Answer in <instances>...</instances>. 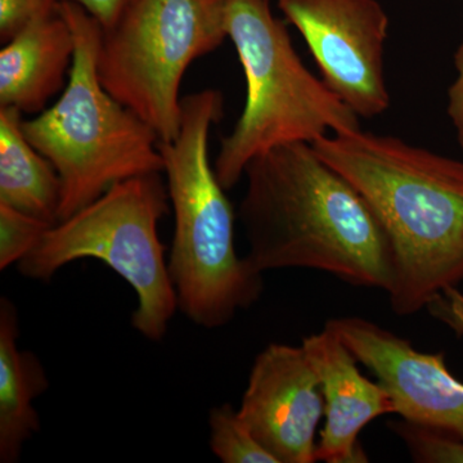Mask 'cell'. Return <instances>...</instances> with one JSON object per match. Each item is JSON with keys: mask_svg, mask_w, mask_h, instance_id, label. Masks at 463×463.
Here are the masks:
<instances>
[{"mask_svg": "<svg viewBox=\"0 0 463 463\" xmlns=\"http://www.w3.org/2000/svg\"><path fill=\"white\" fill-rule=\"evenodd\" d=\"M312 146L364 197L388 237L394 277L386 294L395 315H416L458 288L463 160L362 128Z\"/></svg>", "mask_w": 463, "mask_h": 463, "instance_id": "1", "label": "cell"}, {"mask_svg": "<svg viewBox=\"0 0 463 463\" xmlns=\"http://www.w3.org/2000/svg\"><path fill=\"white\" fill-rule=\"evenodd\" d=\"M239 218L259 272L319 270L388 292L394 257L376 216L309 143L270 149L246 167Z\"/></svg>", "mask_w": 463, "mask_h": 463, "instance_id": "2", "label": "cell"}, {"mask_svg": "<svg viewBox=\"0 0 463 463\" xmlns=\"http://www.w3.org/2000/svg\"><path fill=\"white\" fill-rule=\"evenodd\" d=\"M223 116L222 91L188 94L178 136L160 142L174 213L167 264L178 310L207 330L228 325L264 291V273L237 252L234 210L210 163V132Z\"/></svg>", "mask_w": 463, "mask_h": 463, "instance_id": "3", "label": "cell"}, {"mask_svg": "<svg viewBox=\"0 0 463 463\" xmlns=\"http://www.w3.org/2000/svg\"><path fill=\"white\" fill-rule=\"evenodd\" d=\"M56 9L74 33V63L57 102L24 120L23 127L26 138L60 175L61 222L116 183L164 173V158L156 132L100 83L97 60L103 29L99 21L67 0H60Z\"/></svg>", "mask_w": 463, "mask_h": 463, "instance_id": "4", "label": "cell"}, {"mask_svg": "<svg viewBox=\"0 0 463 463\" xmlns=\"http://www.w3.org/2000/svg\"><path fill=\"white\" fill-rule=\"evenodd\" d=\"M224 7L228 38L246 79L245 108L214 164L228 191L265 152L361 129V118L304 65L269 0H224Z\"/></svg>", "mask_w": 463, "mask_h": 463, "instance_id": "5", "label": "cell"}, {"mask_svg": "<svg viewBox=\"0 0 463 463\" xmlns=\"http://www.w3.org/2000/svg\"><path fill=\"white\" fill-rule=\"evenodd\" d=\"M169 205L161 173L116 183L90 205L52 225L17 264L18 272L50 281L66 265L97 259L136 292L133 327L146 339L161 341L178 310L165 246L158 237V223Z\"/></svg>", "mask_w": 463, "mask_h": 463, "instance_id": "6", "label": "cell"}, {"mask_svg": "<svg viewBox=\"0 0 463 463\" xmlns=\"http://www.w3.org/2000/svg\"><path fill=\"white\" fill-rule=\"evenodd\" d=\"M228 38L224 0H134L100 39V83L170 142L181 129L183 76Z\"/></svg>", "mask_w": 463, "mask_h": 463, "instance_id": "7", "label": "cell"}, {"mask_svg": "<svg viewBox=\"0 0 463 463\" xmlns=\"http://www.w3.org/2000/svg\"><path fill=\"white\" fill-rule=\"evenodd\" d=\"M306 41L322 80L361 118L390 108L385 44L390 21L377 0H279Z\"/></svg>", "mask_w": 463, "mask_h": 463, "instance_id": "8", "label": "cell"}, {"mask_svg": "<svg viewBox=\"0 0 463 463\" xmlns=\"http://www.w3.org/2000/svg\"><path fill=\"white\" fill-rule=\"evenodd\" d=\"M388 390L401 419L463 441V383L448 370L444 353L412 343L362 317L326 322Z\"/></svg>", "mask_w": 463, "mask_h": 463, "instance_id": "9", "label": "cell"}, {"mask_svg": "<svg viewBox=\"0 0 463 463\" xmlns=\"http://www.w3.org/2000/svg\"><path fill=\"white\" fill-rule=\"evenodd\" d=\"M323 413L321 385L303 346L273 343L259 353L239 414L279 463L317 462Z\"/></svg>", "mask_w": 463, "mask_h": 463, "instance_id": "10", "label": "cell"}, {"mask_svg": "<svg viewBox=\"0 0 463 463\" xmlns=\"http://www.w3.org/2000/svg\"><path fill=\"white\" fill-rule=\"evenodd\" d=\"M301 346L318 377L325 402L317 462H368L359 435L373 420L397 414L392 395L379 381L362 374L358 359L328 328L304 337Z\"/></svg>", "mask_w": 463, "mask_h": 463, "instance_id": "11", "label": "cell"}, {"mask_svg": "<svg viewBox=\"0 0 463 463\" xmlns=\"http://www.w3.org/2000/svg\"><path fill=\"white\" fill-rule=\"evenodd\" d=\"M75 47L71 26L57 9L23 27L0 51V108L23 114L45 109L65 90Z\"/></svg>", "mask_w": 463, "mask_h": 463, "instance_id": "12", "label": "cell"}, {"mask_svg": "<svg viewBox=\"0 0 463 463\" xmlns=\"http://www.w3.org/2000/svg\"><path fill=\"white\" fill-rule=\"evenodd\" d=\"M16 306L0 300V462L16 463L27 440L41 429L33 401L50 388L47 373L33 353L18 347Z\"/></svg>", "mask_w": 463, "mask_h": 463, "instance_id": "13", "label": "cell"}, {"mask_svg": "<svg viewBox=\"0 0 463 463\" xmlns=\"http://www.w3.org/2000/svg\"><path fill=\"white\" fill-rule=\"evenodd\" d=\"M23 112L0 108V203L56 224L62 183L24 132Z\"/></svg>", "mask_w": 463, "mask_h": 463, "instance_id": "14", "label": "cell"}, {"mask_svg": "<svg viewBox=\"0 0 463 463\" xmlns=\"http://www.w3.org/2000/svg\"><path fill=\"white\" fill-rule=\"evenodd\" d=\"M210 450L223 463H279L254 437L239 410L228 403L210 410Z\"/></svg>", "mask_w": 463, "mask_h": 463, "instance_id": "15", "label": "cell"}, {"mask_svg": "<svg viewBox=\"0 0 463 463\" xmlns=\"http://www.w3.org/2000/svg\"><path fill=\"white\" fill-rule=\"evenodd\" d=\"M52 225L54 224L0 203V270L20 263Z\"/></svg>", "mask_w": 463, "mask_h": 463, "instance_id": "16", "label": "cell"}, {"mask_svg": "<svg viewBox=\"0 0 463 463\" xmlns=\"http://www.w3.org/2000/svg\"><path fill=\"white\" fill-rule=\"evenodd\" d=\"M389 428L403 441L414 462L463 463V441L416 423L390 421Z\"/></svg>", "mask_w": 463, "mask_h": 463, "instance_id": "17", "label": "cell"}, {"mask_svg": "<svg viewBox=\"0 0 463 463\" xmlns=\"http://www.w3.org/2000/svg\"><path fill=\"white\" fill-rule=\"evenodd\" d=\"M58 2L60 0H0V41L5 44L35 18L53 14Z\"/></svg>", "mask_w": 463, "mask_h": 463, "instance_id": "18", "label": "cell"}, {"mask_svg": "<svg viewBox=\"0 0 463 463\" xmlns=\"http://www.w3.org/2000/svg\"><path fill=\"white\" fill-rule=\"evenodd\" d=\"M456 79L448 90L447 114L455 128L457 142L463 152V41L455 52Z\"/></svg>", "mask_w": 463, "mask_h": 463, "instance_id": "19", "label": "cell"}, {"mask_svg": "<svg viewBox=\"0 0 463 463\" xmlns=\"http://www.w3.org/2000/svg\"><path fill=\"white\" fill-rule=\"evenodd\" d=\"M67 2L80 5L91 17L99 21L103 30H108L118 23V18L123 16L124 12L134 0H67Z\"/></svg>", "mask_w": 463, "mask_h": 463, "instance_id": "20", "label": "cell"}, {"mask_svg": "<svg viewBox=\"0 0 463 463\" xmlns=\"http://www.w3.org/2000/svg\"><path fill=\"white\" fill-rule=\"evenodd\" d=\"M432 313L450 326L457 334L463 335V294L458 288L448 291Z\"/></svg>", "mask_w": 463, "mask_h": 463, "instance_id": "21", "label": "cell"}]
</instances>
